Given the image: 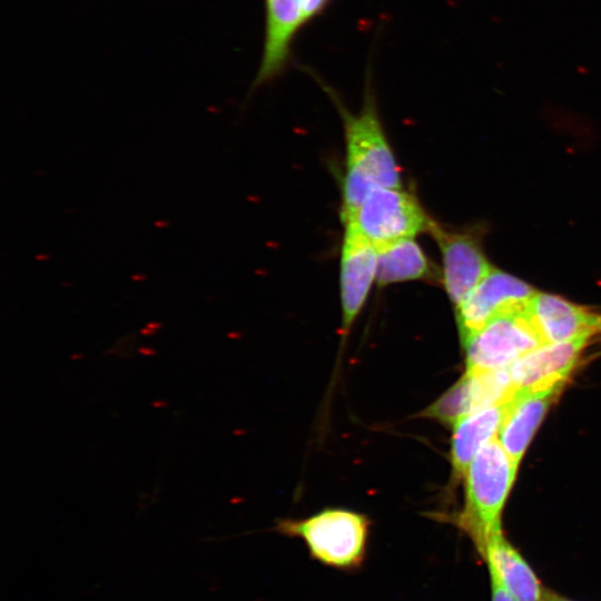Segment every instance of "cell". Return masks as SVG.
<instances>
[{"label":"cell","instance_id":"5","mask_svg":"<svg viewBox=\"0 0 601 601\" xmlns=\"http://www.w3.org/2000/svg\"><path fill=\"white\" fill-rule=\"evenodd\" d=\"M432 221L417 198L403 187H378L370 191L343 224L353 225L378 246L428 233Z\"/></svg>","mask_w":601,"mask_h":601},{"label":"cell","instance_id":"19","mask_svg":"<svg viewBox=\"0 0 601 601\" xmlns=\"http://www.w3.org/2000/svg\"><path fill=\"white\" fill-rule=\"evenodd\" d=\"M543 601H573V600L566 599L560 594L545 590L544 595H543Z\"/></svg>","mask_w":601,"mask_h":601},{"label":"cell","instance_id":"18","mask_svg":"<svg viewBox=\"0 0 601 601\" xmlns=\"http://www.w3.org/2000/svg\"><path fill=\"white\" fill-rule=\"evenodd\" d=\"M489 574L491 584V601H516L491 569H489Z\"/></svg>","mask_w":601,"mask_h":601},{"label":"cell","instance_id":"13","mask_svg":"<svg viewBox=\"0 0 601 601\" xmlns=\"http://www.w3.org/2000/svg\"><path fill=\"white\" fill-rule=\"evenodd\" d=\"M515 393L509 367L471 370L446 391V397L451 408L463 417L490 406L505 404Z\"/></svg>","mask_w":601,"mask_h":601},{"label":"cell","instance_id":"1","mask_svg":"<svg viewBox=\"0 0 601 601\" xmlns=\"http://www.w3.org/2000/svg\"><path fill=\"white\" fill-rule=\"evenodd\" d=\"M367 75L362 108L353 114L341 102L332 88L324 85L339 110L346 146V166L342 193V221L354 215L365 197L378 187H403L402 175L384 131L374 91Z\"/></svg>","mask_w":601,"mask_h":601},{"label":"cell","instance_id":"7","mask_svg":"<svg viewBox=\"0 0 601 601\" xmlns=\"http://www.w3.org/2000/svg\"><path fill=\"white\" fill-rule=\"evenodd\" d=\"M345 230L339 256V298L342 309L341 333L346 336L361 314L376 280V246L353 225Z\"/></svg>","mask_w":601,"mask_h":601},{"label":"cell","instance_id":"9","mask_svg":"<svg viewBox=\"0 0 601 601\" xmlns=\"http://www.w3.org/2000/svg\"><path fill=\"white\" fill-rule=\"evenodd\" d=\"M588 339L545 343L519 357L509 366L516 392L561 390Z\"/></svg>","mask_w":601,"mask_h":601},{"label":"cell","instance_id":"14","mask_svg":"<svg viewBox=\"0 0 601 601\" xmlns=\"http://www.w3.org/2000/svg\"><path fill=\"white\" fill-rule=\"evenodd\" d=\"M480 553L516 601H543L545 590L539 578L501 531L489 538Z\"/></svg>","mask_w":601,"mask_h":601},{"label":"cell","instance_id":"15","mask_svg":"<svg viewBox=\"0 0 601 601\" xmlns=\"http://www.w3.org/2000/svg\"><path fill=\"white\" fill-rule=\"evenodd\" d=\"M506 405L508 403L473 412L461 417L453 425L451 460L456 477L464 476L476 453L495 439L501 428Z\"/></svg>","mask_w":601,"mask_h":601},{"label":"cell","instance_id":"3","mask_svg":"<svg viewBox=\"0 0 601 601\" xmlns=\"http://www.w3.org/2000/svg\"><path fill=\"white\" fill-rule=\"evenodd\" d=\"M516 467L496 439L486 443L467 467L465 505L459 525L471 536L479 552L491 535L501 531V512Z\"/></svg>","mask_w":601,"mask_h":601},{"label":"cell","instance_id":"12","mask_svg":"<svg viewBox=\"0 0 601 601\" xmlns=\"http://www.w3.org/2000/svg\"><path fill=\"white\" fill-rule=\"evenodd\" d=\"M559 392L560 390L518 391L508 402L499 441L516 465Z\"/></svg>","mask_w":601,"mask_h":601},{"label":"cell","instance_id":"11","mask_svg":"<svg viewBox=\"0 0 601 601\" xmlns=\"http://www.w3.org/2000/svg\"><path fill=\"white\" fill-rule=\"evenodd\" d=\"M529 309L545 343L590 338L601 332V314L556 295L536 292Z\"/></svg>","mask_w":601,"mask_h":601},{"label":"cell","instance_id":"4","mask_svg":"<svg viewBox=\"0 0 601 601\" xmlns=\"http://www.w3.org/2000/svg\"><path fill=\"white\" fill-rule=\"evenodd\" d=\"M530 303V302H529ZM466 371L511 366L519 357L545 344L529 304L493 317L463 339Z\"/></svg>","mask_w":601,"mask_h":601},{"label":"cell","instance_id":"2","mask_svg":"<svg viewBox=\"0 0 601 601\" xmlns=\"http://www.w3.org/2000/svg\"><path fill=\"white\" fill-rule=\"evenodd\" d=\"M370 528L366 515L341 508L324 509L300 520H279L276 524L278 533L303 540L313 560L341 571L362 568Z\"/></svg>","mask_w":601,"mask_h":601},{"label":"cell","instance_id":"17","mask_svg":"<svg viewBox=\"0 0 601 601\" xmlns=\"http://www.w3.org/2000/svg\"><path fill=\"white\" fill-rule=\"evenodd\" d=\"M332 0H304L303 24H307L319 17L328 7Z\"/></svg>","mask_w":601,"mask_h":601},{"label":"cell","instance_id":"8","mask_svg":"<svg viewBox=\"0 0 601 601\" xmlns=\"http://www.w3.org/2000/svg\"><path fill=\"white\" fill-rule=\"evenodd\" d=\"M536 290L525 282L492 268L455 308L462 341L493 317L529 304Z\"/></svg>","mask_w":601,"mask_h":601},{"label":"cell","instance_id":"6","mask_svg":"<svg viewBox=\"0 0 601 601\" xmlns=\"http://www.w3.org/2000/svg\"><path fill=\"white\" fill-rule=\"evenodd\" d=\"M428 234L441 250L445 292L457 308L492 267L474 233L447 230L433 220Z\"/></svg>","mask_w":601,"mask_h":601},{"label":"cell","instance_id":"10","mask_svg":"<svg viewBox=\"0 0 601 601\" xmlns=\"http://www.w3.org/2000/svg\"><path fill=\"white\" fill-rule=\"evenodd\" d=\"M265 40L260 66L252 88L282 75L292 57V47L303 28L304 0H264Z\"/></svg>","mask_w":601,"mask_h":601},{"label":"cell","instance_id":"16","mask_svg":"<svg viewBox=\"0 0 601 601\" xmlns=\"http://www.w3.org/2000/svg\"><path fill=\"white\" fill-rule=\"evenodd\" d=\"M376 252V282L380 286L414 280L433 282L439 277L415 237L378 245Z\"/></svg>","mask_w":601,"mask_h":601}]
</instances>
